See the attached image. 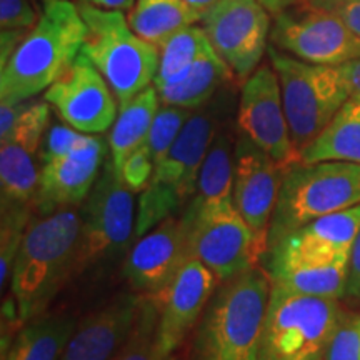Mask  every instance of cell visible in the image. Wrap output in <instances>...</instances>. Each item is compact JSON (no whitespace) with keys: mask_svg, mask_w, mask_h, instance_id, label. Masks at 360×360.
Segmentation results:
<instances>
[{"mask_svg":"<svg viewBox=\"0 0 360 360\" xmlns=\"http://www.w3.org/2000/svg\"><path fill=\"white\" fill-rule=\"evenodd\" d=\"M215 97L191 114L167 155L155 165L148 186L141 192L135 214L134 240L164 222L182 214L197 192L204 160L220 125Z\"/></svg>","mask_w":360,"mask_h":360,"instance_id":"4","label":"cell"},{"mask_svg":"<svg viewBox=\"0 0 360 360\" xmlns=\"http://www.w3.org/2000/svg\"><path fill=\"white\" fill-rule=\"evenodd\" d=\"M79 233V207L32 215L8 283L24 323L40 317L74 277Z\"/></svg>","mask_w":360,"mask_h":360,"instance_id":"1","label":"cell"},{"mask_svg":"<svg viewBox=\"0 0 360 360\" xmlns=\"http://www.w3.org/2000/svg\"><path fill=\"white\" fill-rule=\"evenodd\" d=\"M85 24L82 52L96 65L112 92L124 105L155 82L159 47L146 42L130 29L122 11L77 4Z\"/></svg>","mask_w":360,"mask_h":360,"instance_id":"6","label":"cell"},{"mask_svg":"<svg viewBox=\"0 0 360 360\" xmlns=\"http://www.w3.org/2000/svg\"><path fill=\"white\" fill-rule=\"evenodd\" d=\"M143 295L122 294L75 327L60 360H114L132 334Z\"/></svg>","mask_w":360,"mask_h":360,"instance_id":"21","label":"cell"},{"mask_svg":"<svg viewBox=\"0 0 360 360\" xmlns=\"http://www.w3.org/2000/svg\"><path fill=\"white\" fill-rule=\"evenodd\" d=\"M35 6H39V4H42V0H32Z\"/></svg>","mask_w":360,"mask_h":360,"instance_id":"46","label":"cell"},{"mask_svg":"<svg viewBox=\"0 0 360 360\" xmlns=\"http://www.w3.org/2000/svg\"><path fill=\"white\" fill-rule=\"evenodd\" d=\"M209 49H212V44L204 27L193 24L170 35L159 47L160 62L154 82L155 87L172 84L182 77Z\"/></svg>","mask_w":360,"mask_h":360,"instance_id":"29","label":"cell"},{"mask_svg":"<svg viewBox=\"0 0 360 360\" xmlns=\"http://www.w3.org/2000/svg\"><path fill=\"white\" fill-rule=\"evenodd\" d=\"M85 137L84 132H79L70 125H52L51 129L47 130L42 139V143H40L39 150V162L44 164V162L56 159V157H60L70 152L80 141Z\"/></svg>","mask_w":360,"mask_h":360,"instance_id":"36","label":"cell"},{"mask_svg":"<svg viewBox=\"0 0 360 360\" xmlns=\"http://www.w3.org/2000/svg\"><path fill=\"white\" fill-rule=\"evenodd\" d=\"M132 191L109 159L80 209V233L74 276L115 262L135 232Z\"/></svg>","mask_w":360,"mask_h":360,"instance_id":"9","label":"cell"},{"mask_svg":"<svg viewBox=\"0 0 360 360\" xmlns=\"http://www.w3.org/2000/svg\"><path fill=\"white\" fill-rule=\"evenodd\" d=\"M274 285L307 295L340 299L345 295L349 262L326 265H281L264 269Z\"/></svg>","mask_w":360,"mask_h":360,"instance_id":"28","label":"cell"},{"mask_svg":"<svg viewBox=\"0 0 360 360\" xmlns=\"http://www.w3.org/2000/svg\"><path fill=\"white\" fill-rule=\"evenodd\" d=\"M360 231V204L326 215L289 233L262 255V267L349 262Z\"/></svg>","mask_w":360,"mask_h":360,"instance_id":"15","label":"cell"},{"mask_svg":"<svg viewBox=\"0 0 360 360\" xmlns=\"http://www.w3.org/2000/svg\"><path fill=\"white\" fill-rule=\"evenodd\" d=\"M233 79L232 70L219 53L209 49L182 77L172 84L155 87L160 103L195 110L217 96L219 89Z\"/></svg>","mask_w":360,"mask_h":360,"instance_id":"23","label":"cell"},{"mask_svg":"<svg viewBox=\"0 0 360 360\" xmlns=\"http://www.w3.org/2000/svg\"><path fill=\"white\" fill-rule=\"evenodd\" d=\"M236 142L227 129H219L202 165L195 195L184 210L200 212L233 204Z\"/></svg>","mask_w":360,"mask_h":360,"instance_id":"22","label":"cell"},{"mask_svg":"<svg viewBox=\"0 0 360 360\" xmlns=\"http://www.w3.org/2000/svg\"><path fill=\"white\" fill-rule=\"evenodd\" d=\"M159 312L160 309L157 297L143 295L132 334L114 360H160L159 352H157Z\"/></svg>","mask_w":360,"mask_h":360,"instance_id":"31","label":"cell"},{"mask_svg":"<svg viewBox=\"0 0 360 360\" xmlns=\"http://www.w3.org/2000/svg\"><path fill=\"white\" fill-rule=\"evenodd\" d=\"M52 0H42V8H44V6H47V4H51Z\"/></svg>","mask_w":360,"mask_h":360,"instance_id":"44","label":"cell"},{"mask_svg":"<svg viewBox=\"0 0 360 360\" xmlns=\"http://www.w3.org/2000/svg\"><path fill=\"white\" fill-rule=\"evenodd\" d=\"M267 53L281 82L292 141L302 154L349 101V87L337 65L310 64L274 45H269Z\"/></svg>","mask_w":360,"mask_h":360,"instance_id":"8","label":"cell"},{"mask_svg":"<svg viewBox=\"0 0 360 360\" xmlns=\"http://www.w3.org/2000/svg\"><path fill=\"white\" fill-rule=\"evenodd\" d=\"M359 204V164L299 162L292 165L283 175L270 220L267 250L304 225Z\"/></svg>","mask_w":360,"mask_h":360,"instance_id":"5","label":"cell"},{"mask_svg":"<svg viewBox=\"0 0 360 360\" xmlns=\"http://www.w3.org/2000/svg\"><path fill=\"white\" fill-rule=\"evenodd\" d=\"M270 42L278 51L319 65L360 58V37L334 13L300 2L274 15Z\"/></svg>","mask_w":360,"mask_h":360,"instance_id":"11","label":"cell"},{"mask_svg":"<svg viewBox=\"0 0 360 360\" xmlns=\"http://www.w3.org/2000/svg\"><path fill=\"white\" fill-rule=\"evenodd\" d=\"M165 360H179V357H175V355L172 354V355H170V357H167Z\"/></svg>","mask_w":360,"mask_h":360,"instance_id":"45","label":"cell"},{"mask_svg":"<svg viewBox=\"0 0 360 360\" xmlns=\"http://www.w3.org/2000/svg\"><path fill=\"white\" fill-rule=\"evenodd\" d=\"M127 20L139 37L160 47L177 30L200 22L202 15L182 0H137Z\"/></svg>","mask_w":360,"mask_h":360,"instance_id":"27","label":"cell"},{"mask_svg":"<svg viewBox=\"0 0 360 360\" xmlns=\"http://www.w3.org/2000/svg\"><path fill=\"white\" fill-rule=\"evenodd\" d=\"M304 2L334 13L360 37V0H304Z\"/></svg>","mask_w":360,"mask_h":360,"instance_id":"37","label":"cell"},{"mask_svg":"<svg viewBox=\"0 0 360 360\" xmlns=\"http://www.w3.org/2000/svg\"><path fill=\"white\" fill-rule=\"evenodd\" d=\"M304 2V0H260V4L267 8L270 15H277L287 8L297 6V4Z\"/></svg>","mask_w":360,"mask_h":360,"instance_id":"42","label":"cell"},{"mask_svg":"<svg viewBox=\"0 0 360 360\" xmlns=\"http://www.w3.org/2000/svg\"><path fill=\"white\" fill-rule=\"evenodd\" d=\"M85 24L70 0H52L0 69V103L30 101L60 77L82 51Z\"/></svg>","mask_w":360,"mask_h":360,"instance_id":"2","label":"cell"},{"mask_svg":"<svg viewBox=\"0 0 360 360\" xmlns=\"http://www.w3.org/2000/svg\"><path fill=\"white\" fill-rule=\"evenodd\" d=\"M51 103L29 102L19 122L0 142V199L6 205H32L39 186L37 159L47 132Z\"/></svg>","mask_w":360,"mask_h":360,"instance_id":"19","label":"cell"},{"mask_svg":"<svg viewBox=\"0 0 360 360\" xmlns=\"http://www.w3.org/2000/svg\"><path fill=\"white\" fill-rule=\"evenodd\" d=\"M339 67L342 77H344L345 84H347L350 97H360V58L355 60L345 62V64L337 65Z\"/></svg>","mask_w":360,"mask_h":360,"instance_id":"40","label":"cell"},{"mask_svg":"<svg viewBox=\"0 0 360 360\" xmlns=\"http://www.w3.org/2000/svg\"><path fill=\"white\" fill-rule=\"evenodd\" d=\"M219 278L200 260L188 259L159 300L157 352L160 360L170 357L200 321L210 297L219 287Z\"/></svg>","mask_w":360,"mask_h":360,"instance_id":"18","label":"cell"},{"mask_svg":"<svg viewBox=\"0 0 360 360\" xmlns=\"http://www.w3.org/2000/svg\"><path fill=\"white\" fill-rule=\"evenodd\" d=\"M40 13L32 0H0V30H30Z\"/></svg>","mask_w":360,"mask_h":360,"instance_id":"35","label":"cell"},{"mask_svg":"<svg viewBox=\"0 0 360 360\" xmlns=\"http://www.w3.org/2000/svg\"><path fill=\"white\" fill-rule=\"evenodd\" d=\"M270 287L264 267L220 282L197 323L192 360H259Z\"/></svg>","mask_w":360,"mask_h":360,"instance_id":"3","label":"cell"},{"mask_svg":"<svg viewBox=\"0 0 360 360\" xmlns=\"http://www.w3.org/2000/svg\"><path fill=\"white\" fill-rule=\"evenodd\" d=\"M200 22L233 77L245 80L257 69L272 30L270 13L260 0H219Z\"/></svg>","mask_w":360,"mask_h":360,"instance_id":"12","label":"cell"},{"mask_svg":"<svg viewBox=\"0 0 360 360\" xmlns=\"http://www.w3.org/2000/svg\"><path fill=\"white\" fill-rule=\"evenodd\" d=\"M345 297H349V299L360 300V231L354 240L352 252H350Z\"/></svg>","mask_w":360,"mask_h":360,"instance_id":"38","label":"cell"},{"mask_svg":"<svg viewBox=\"0 0 360 360\" xmlns=\"http://www.w3.org/2000/svg\"><path fill=\"white\" fill-rule=\"evenodd\" d=\"M47 101L67 125L84 134H102L114 125L119 107L110 85L82 52L45 90Z\"/></svg>","mask_w":360,"mask_h":360,"instance_id":"14","label":"cell"},{"mask_svg":"<svg viewBox=\"0 0 360 360\" xmlns=\"http://www.w3.org/2000/svg\"><path fill=\"white\" fill-rule=\"evenodd\" d=\"M326 360H360V314L342 319L327 349Z\"/></svg>","mask_w":360,"mask_h":360,"instance_id":"33","label":"cell"},{"mask_svg":"<svg viewBox=\"0 0 360 360\" xmlns=\"http://www.w3.org/2000/svg\"><path fill=\"white\" fill-rule=\"evenodd\" d=\"M154 170L155 164L152 160L150 152H148L146 143H142L141 147L135 148L132 154L127 157L119 174L130 191L142 192L148 186V182H150Z\"/></svg>","mask_w":360,"mask_h":360,"instance_id":"34","label":"cell"},{"mask_svg":"<svg viewBox=\"0 0 360 360\" xmlns=\"http://www.w3.org/2000/svg\"><path fill=\"white\" fill-rule=\"evenodd\" d=\"M237 127L282 167L289 169L302 162V154L292 141L277 72L269 64L257 67L244 80L238 98Z\"/></svg>","mask_w":360,"mask_h":360,"instance_id":"13","label":"cell"},{"mask_svg":"<svg viewBox=\"0 0 360 360\" xmlns=\"http://www.w3.org/2000/svg\"><path fill=\"white\" fill-rule=\"evenodd\" d=\"M192 112L193 110L186 109V107L160 103L150 132L147 135V141L143 142L148 152H150L152 160H154L155 165L167 155V152L174 146L175 139L179 137L180 130L186 125Z\"/></svg>","mask_w":360,"mask_h":360,"instance_id":"32","label":"cell"},{"mask_svg":"<svg viewBox=\"0 0 360 360\" xmlns=\"http://www.w3.org/2000/svg\"><path fill=\"white\" fill-rule=\"evenodd\" d=\"M105 142L96 135L85 137L70 152L40 164L34 199L37 214H51L64 207H79L96 186L105 165Z\"/></svg>","mask_w":360,"mask_h":360,"instance_id":"20","label":"cell"},{"mask_svg":"<svg viewBox=\"0 0 360 360\" xmlns=\"http://www.w3.org/2000/svg\"><path fill=\"white\" fill-rule=\"evenodd\" d=\"M182 2H186L187 6L191 7L193 12L199 13V15H204V13L209 11L215 2H219V0H182Z\"/></svg>","mask_w":360,"mask_h":360,"instance_id":"43","label":"cell"},{"mask_svg":"<svg viewBox=\"0 0 360 360\" xmlns=\"http://www.w3.org/2000/svg\"><path fill=\"white\" fill-rule=\"evenodd\" d=\"M344 317L339 299L300 294L272 283L259 360H326Z\"/></svg>","mask_w":360,"mask_h":360,"instance_id":"7","label":"cell"},{"mask_svg":"<svg viewBox=\"0 0 360 360\" xmlns=\"http://www.w3.org/2000/svg\"><path fill=\"white\" fill-rule=\"evenodd\" d=\"M188 259L187 227L180 215H174L135 238L125 257L124 277L137 294L160 295Z\"/></svg>","mask_w":360,"mask_h":360,"instance_id":"16","label":"cell"},{"mask_svg":"<svg viewBox=\"0 0 360 360\" xmlns=\"http://www.w3.org/2000/svg\"><path fill=\"white\" fill-rule=\"evenodd\" d=\"M159 107L160 97L155 85H150L124 105H119V114L109 135L110 159L119 172L127 157L147 141Z\"/></svg>","mask_w":360,"mask_h":360,"instance_id":"25","label":"cell"},{"mask_svg":"<svg viewBox=\"0 0 360 360\" xmlns=\"http://www.w3.org/2000/svg\"><path fill=\"white\" fill-rule=\"evenodd\" d=\"M77 321L72 315L37 317L22 326L2 360H60Z\"/></svg>","mask_w":360,"mask_h":360,"instance_id":"26","label":"cell"},{"mask_svg":"<svg viewBox=\"0 0 360 360\" xmlns=\"http://www.w3.org/2000/svg\"><path fill=\"white\" fill-rule=\"evenodd\" d=\"M180 217L187 227L191 257L212 270L219 282L257 267L265 254L264 244L233 204L200 212L184 210Z\"/></svg>","mask_w":360,"mask_h":360,"instance_id":"10","label":"cell"},{"mask_svg":"<svg viewBox=\"0 0 360 360\" xmlns=\"http://www.w3.org/2000/svg\"><path fill=\"white\" fill-rule=\"evenodd\" d=\"M287 169L238 132L233 165V207L267 250V236Z\"/></svg>","mask_w":360,"mask_h":360,"instance_id":"17","label":"cell"},{"mask_svg":"<svg viewBox=\"0 0 360 360\" xmlns=\"http://www.w3.org/2000/svg\"><path fill=\"white\" fill-rule=\"evenodd\" d=\"M302 162H350L360 165V97H349L327 127L304 148Z\"/></svg>","mask_w":360,"mask_h":360,"instance_id":"24","label":"cell"},{"mask_svg":"<svg viewBox=\"0 0 360 360\" xmlns=\"http://www.w3.org/2000/svg\"><path fill=\"white\" fill-rule=\"evenodd\" d=\"M30 101L17 103H0V142L6 141L12 134L13 127L19 122L20 115L24 114Z\"/></svg>","mask_w":360,"mask_h":360,"instance_id":"39","label":"cell"},{"mask_svg":"<svg viewBox=\"0 0 360 360\" xmlns=\"http://www.w3.org/2000/svg\"><path fill=\"white\" fill-rule=\"evenodd\" d=\"M79 2L90 4L101 8H109V11H132L135 0H79Z\"/></svg>","mask_w":360,"mask_h":360,"instance_id":"41","label":"cell"},{"mask_svg":"<svg viewBox=\"0 0 360 360\" xmlns=\"http://www.w3.org/2000/svg\"><path fill=\"white\" fill-rule=\"evenodd\" d=\"M32 205L2 207L0 219V287L2 292L11 283L13 264L24 240L27 225L32 219Z\"/></svg>","mask_w":360,"mask_h":360,"instance_id":"30","label":"cell"}]
</instances>
